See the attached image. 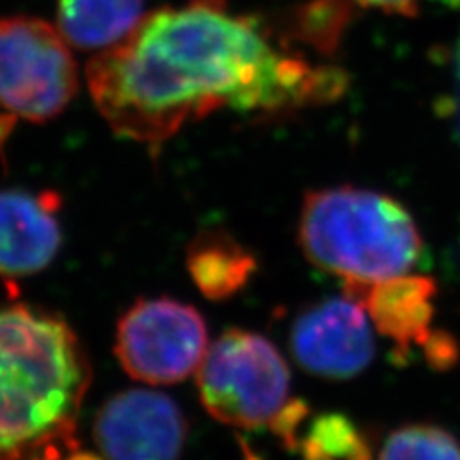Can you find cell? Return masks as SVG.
<instances>
[{
    "label": "cell",
    "mask_w": 460,
    "mask_h": 460,
    "mask_svg": "<svg viewBox=\"0 0 460 460\" xmlns=\"http://www.w3.org/2000/svg\"><path fill=\"white\" fill-rule=\"evenodd\" d=\"M186 434L177 402L140 387L108 399L94 420V439L106 460H179Z\"/></svg>",
    "instance_id": "ba28073f"
},
{
    "label": "cell",
    "mask_w": 460,
    "mask_h": 460,
    "mask_svg": "<svg viewBox=\"0 0 460 460\" xmlns=\"http://www.w3.org/2000/svg\"><path fill=\"white\" fill-rule=\"evenodd\" d=\"M355 3L394 13H407V16L416 10V0H355Z\"/></svg>",
    "instance_id": "ac0fdd59"
},
{
    "label": "cell",
    "mask_w": 460,
    "mask_h": 460,
    "mask_svg": "<svg viewBox=\"0 0 460 460\" xmlns=\"http://www.w3.org/2000/svg\"><path fill=\"white\" fill-rule=\"evenodd\" d=\"M77 89V66L58 29L27 16L0 20V106L42 123L62 113Z\"/></svg>",
    "instance_id": "5b68a950"
},
{
    "label": "cell",
    "mask_w": 460,
    "mask_h": 460,
    "mask_svg": "<svg viewBox=\"0 0 460 460\" xmlns=\"http://www.w3.org/2000/svg\"><path fill=\"white\" fill-rule=\"evenodd\" d=\"M290 382L275 343L242 328L225 330L198 368L201 405L215 420L236 428L269 426L290 401Z\"/></svg>",
    "instance_id": "277c9868"
},
{
    "label": "cell",
    "mask_w": 460,
    "mask_h": 460,
    "mask_svg": "<svg viewBox=\"0 0 460 460\" xmlns=\"http://www.w3.org/2000/svg\"><path fill=\"white\" fill-rule=\"evenodd\" d=\"M58 209L50 190H0V277L25 279L54 261L62 246Z\"/></svg>",
    "instance_id": "9c48e42d"
},
{
    "label": "cell",
    "mask_w": 460,
    "mask_h": 460,
    "mask_svg": "<svg viewBox=\"0 0 460 460\" xmlns=\"http://www.w3.org/2000/svg\"><path fill=\"white\" fill-rule=\"evenodd\" d=\"M144 0H58V31L81 50L119 45L142 22Z\"/></svg>",
    "instance_id": "8fae6325"
},
{
    "label": "cell",
    "mask_w": 460,
    "mask_h": 460,
    "mask_svg": "<svg viewBox=\"0 0 460 460\" xmlns=\"http://www.w3.org/2000/svg\"><path fill=\"white\" fill-rule=\"evenodd\" d=\"M422 353L426 363L436 370L455 368L460 361V345L445 330H434V334L422 345Z\"/></svg>",
    "instance_id": "9a60e30c"
},
{
    "label": "cell",
    "mask_w": 460,
    "mask_h": 460,
    "mask_svg": "<svg viewBox=\"0 0 460 460\" xmlns=\"http://www.w3.org/2000/svg\"><path fill=\"white\" fill-rule=\"evenodd\" d=\"M297 242L314 267L343 284L405 275L422 253L411 211L392 196L355 186L309 192L299 211Z\"/></svg>",
    "instance_id": "3957f363"
},
{
    "label": "cell",
    "mask_w": 460,
    "mask_h": 460,
    "mask_svg": "<svg viewBox=\"0 0 460 460\" xmlns=\"http://www.w3.org/2000/svg\"><path fill=\"white\" fill-rule=\"evenodd\" d=\"M111 131L157 154L186 123L221 108L280 113L334 100L345 77L284 54L255 18L225 0H192L142 20L86 67Z\"/></svg>",
    "instance_id": "6da1fadb"
},
{
    "label": "cell",
    "mask_w": 460,
    "mask_h": 460,
    "mask_svg": "<svg viewBox=\"0 0 460 460\" xmlns=\"http://www.w3.org/2000/svg\"><path fill=\"white\" fill-rule=\"evenodd\" d=\"M374 460H460V441L436 424H407L385 438Z\"/></svg>",
    "instance_id": "5bb4252c"
},
{
    "label": "cell",
    "mask_w": 460,
    "mask_h": 460,
    "mask_svg": "<svg viewBox=\"0 0 460 460\" xmlns=\"http://www.w3.org/2000/svg\"><path fill=\"white\" fill-rule=\"evenodd\" d=\"M89 385V357L60 314L0 305V460H31L75 438Z\"/></svg>",
    "instance_id": "7a4b0ae2"
},
{
    "label": "cell",
    "mask_w": 460,
    "mask_h": 460,
    "mask_svg": "<svg viewBox=\"0 0 460 460\" xmlns=\"http://www.w3.org/2000/svg\"><path fill=\"white\" fill-rule=\"evenodd\" d=\"M343 294L367 309L372 326L407 355L412 345H422L434 334L438 284L424 275H405L374 284H343Z\"/></svg>",
    "instance_id": "30bf717a"
},
{
    "label": "cell",
    "mask_w": 460,
    "mask_h": 460,
    "mask_svg": "<svg viewBox=\"0 0 460 460\" xmlns=\"http://www.w3.org/2000/svg\"><path fill=\"white\" fill-rule=\"evenodd\" d=\"M186 269L198 290L211 301L234 297L255 275V257L223 230L198 234L186 250Z\"/></svg>",
    "instance_id": "7c38bea8"
},
{
    "label": "cell",
    "mask_w": 460,
    "mask_h": 460,
    "mask_svg": "<svg viewBox=\"0 0 460 460\" xmlns=\"http://www.w3.org/2000/svg\"><path fill=\"white\" fill-rule=\"evenodd\" d=\"M438 3L453 6V8H460V0H438Z\"/></svg>",
    "instance_id": "d6986e66"
},
{
    "label": "cell",
    "mask_w": 460,
    "mask_h": 460,
    "mask_svg": "<svg viewBox=\"0 0 460 460\" xmlns=\"http://www.w3.org/2000/svg\"><path fill=\"white\" fill-rule=\"evenodd\" d=\"M290 449L304 460H374L368 436L340 412L307 416Z\"/></svg>",
    "instance_id": "4fadbf2b"
},
{
    "label": "cell",
    "mask_w": 460,
    "mask_h": 460,
    "mask_svg": "<svg viewBox=\"0 0 460 460\" xmlns=\"http://www.w3.org/2000/svg\"><path fill=\"white\" fill-rule=\"evenodd\" d=\"M453 89H451V118L456 128V135L460 137V42L453 52Z\"/></svg>",
    "instance_id": "e0dca14e"
},
{
    "label": "cell",
    "mask_w": 460,
    "mask_h": 460,
    "mask_svg": "<svg viewBox=\"0 0 460 460\" xmlns=\"http://www.w3.org/2000/svg\"><path fill=\"white\" fill-rule=\"evenodd\" d=\"M290 351L316 378L343 382L358 376L376 355L367 309L348 294L307 307L292 324Z\"/></svg>",
    "instance_id": "52a82bcc"
},
{
    "label": "cell",
    "mask_w": 460,
    "mask_h": 460,
    "mask_svg": "<svg viewBox=\"0 0 460 460\" xmlns=\"http://www.w3.org/2000/svg\"><path fill=\"white\" fill-rule=\"evenodd\" d=\"M208 326L190 304L171 297L140 299L115 330V355L128 376L150 384H179L198 372L208 353Z\"/></svg>",
    "instance_id": "8992f818"
},
{
    "label": "cell",
    "mask_w": 460,
    "mask_h": 460,
    "mask_svg": "<svg viewBox=\"0 0 460 460\" xmlns=\"http://www.w3.org/2000/svg\"><path fill=\"white\" fill-rule=\"evenodd\" d=\"M31 460H106L91 451H83L77 443V438L66 439L60 443H52L49 447L37 453Z\"/></svg>",
    "instance_id": "2e32d148"
}]
</instances>
